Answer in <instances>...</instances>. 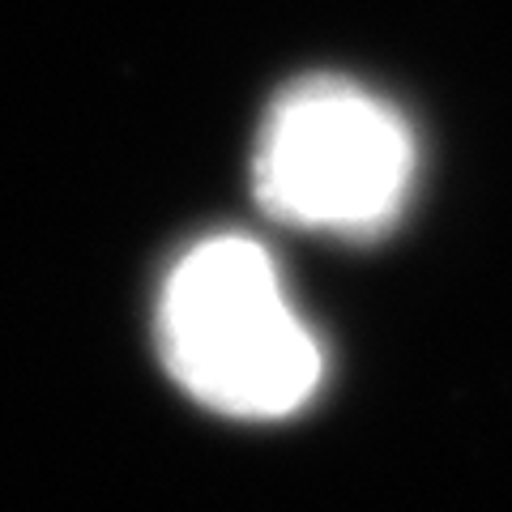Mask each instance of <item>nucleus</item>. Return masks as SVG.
I'll return each mask as SVG.
<instances>
[{
	"instance_id": "obj_1",
	"label": "nucleus",
	"mask_w": 512,
	"mask_h": 512,
	"mask_svg": "<svg viewBox=\"0 0 512 512\" xmlns=\"http://www.w3.org/2000/svg\"><path fill=\"white\" fill-rule=\"evenodd\" d=\"M158 346L180 389L231 419H286L325 380L316 333L274 256L248 235L201 239L175 261L158 299Z\"/></svg>"
},
{
	"instance_id": "obj_2",
	"label": "nucleus",
	"mask_w": 512,
	"mask_h": 512,
	"mask_svg": "<svg viewBox=\"0 0 512 512\" xmlns=\"http://www.w3.org/2000/svg\"><path fill=\"white\" fill-rule=\"evenodd\" d=\"M414 184V137L402 111L346 77L295 82L256 137L252 192L299 231L372 239L402 218Z\"/></svg>"
}]
</instances>
